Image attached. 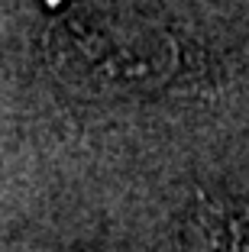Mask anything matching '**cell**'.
<instances>
[{
    "label": "cell",
    "instance_id": "obj_1",
    "mask_svg": "<svg viewBox=\"0 0 249 252\" xmlns=\"http://www.w3.org/2000/svg\"><path fill=\"white\" fill-rule=\"evenodd\" d=\"M213 246L217 252H249V233H243L236 223H213Z\"/></svg>",
    "mask_w": 249,
    "mask_h": 252
}]
</instances>
